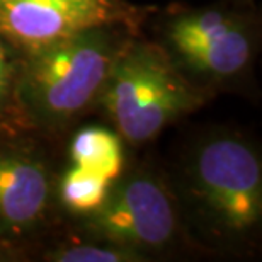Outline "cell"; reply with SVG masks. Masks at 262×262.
I'll return each mask as SVG.
<instances>
[{
    "label": "cell",
    "instance_id": "6da1fadb",
    "mask_svg": "<svg viewBox=\"0 0 262 262\" xmlns=\"http://www.w3.org/2000/svg\"><path fill=\"white\" fill-rule=\"evenodd\" d=\"M128 29L101 26L23 55L12 109L34 128L68 126L99 104Z\"/></svg>",
    "mask_w": 262,
    "mask_h": 262
},
{
    "label": "cell",
    "instance_id": "7a4b0ae2",
    "mask_svg": "<svg viewBox=\"0 0 262 262\" xmlns=\"http://www.w3.org/2000/svg\"><path fill=\"white\" fill-rule=\"evenodd\" d=\"M179 191L192 223L214 244H242L260 227L262 164L242 136L199 140L181 167Z\"/></svg>",
    "mask_w": 262,
    "mask_h": 262
},
{
    "label": "cell",
    "instance_id": "3957f363",
    "mask_svg": "<svg viewBox=\"0 0 262 262\" xmlns=\"http://www.w3.org/2000/svg\"><path fill=\"white\" fill-rule=\"evenodd\" d=\"M99 104L128 143L154 140L165 126L203 104L165 48L128 39L107 77Z\"/></svg>",
    "mask_w": 262,
    "mask_h": 262
},
{
    "label": "cell",
    "instance_id": "277c9868",
    "mask_svg": "<svg viewBox=\"0 0 262 262\" xmlns=\"http://www.w3.org/2000/svg\"><path fill=\"white\" fill-rule=\"evenodd\" d=\"M85 228L97 240L148 252L172 245L179 214L170 191L150 172H129L111 182L104 203L85 216Z\"/></svg>",
    "mask_w": 262,
    "mask_h": 262
},
{
    "label": "cell",
    "instance_id": "5b68a950",
    "mask_svg": "<svg viewBox=\"0 0 262 262\" xmlns=\"http://www.w3.org/2000/svg\"><path fill=\"white\" fill-rule=\"evenodd\" d=\"M141 10L126 0H0V34L29 55L87 29L133 28Z\"/></svg>",
    "mask_w": 262,
    "mask_h": 262
},
{
    "label": "cell",
    "instance_id": "8992f818",
    "mask_svg": "<svg viewBox=\"0 0 262 262\" xmlns=\"http://www.w3.org/2000/svg\"><path fill=\"white\" fill-rule=\"evenodd\" d=\"M56 192L46 160L26 143L0 141V245H17L43 227Z\"/></svg>",
    "mask_w": 262,
    "mask_h": 262
},
{
    "label": "cell",
    "instance_id": "52a82bcc",
    "mask_svg": "<svg viewBox=\"0 0 262 262\" xmlns=\"http://www.w3.org/2000/svg\"><path fill=\"white\" fill-rule=\"evenodd\" d=\"M254 51L255 34L247 20L240 17L209 39L169 55L182 72L187 70L211 82H227L247 70Z\"/></svg>",
    "mask_w": 262,
    "mask_h": 262
},
{
    "label": "cell",
    "instance_id": "ba28073f",
    "mask_svg": "<svg viewBox=\"0 0 262 262\" xmlns=\"http://www.w3.org/2000/svg\"><path fill=\"white\" fill-rule=\"evenodd\" d=\"M72 165L94 172L109 181L123 174V146L118 133L104 128H85L70 146Z\"/></svg>",
    "mask_w": 262,
    "mask_h": 262
},
{
    "label": "cell",
    "instance_id": "9c48e42d",
    "mask_svg": "<svg viewBox=\"0 0 262 262\" xmlns=\"http://www.w3.org/2000/svg\"><path fill=\"white\" fill-rule=\"evenodd\" d=\"M111 182L106 177L72 165L56 184V192L70 213L89 216L104 203Z\"/></svg>",
    "mask_w": 262,
    "mask_h": 262
},
{
    "label": "cell",
    "instance_id": "30bf717a",
    "mask_svg": "<svg viewBox=\"0 0 262 262\" xmlns=\"http://www.w3.org/2000/svg\"><path fill=\"white\" fill-rule=\"evenodd\" d=\"M45 259L53 262H138L148 257L140 250L101 240L99 244H75L58 247L50 250Z\"/></svg>",
    "mask_w": 262,
    "mask_h": 262
},
{
    "label": "cell",
    "instance_id": "8fae6325",
    "mask_svg": "<svg viewBox=\"0 0 262 262\" xmlns=\"http://www.w3.org/2000/svg\"><path fill=\"white\" fill-rule=\"evenodd\" d=\"M23 55L0 34V116L12 107L14 85Z\"/></svg>",
    "mask_w": 262,
    "mask_h": 262
},
{
    "label": "cell",
    "instance_id": "7c38bea8",
    "mask_svg": "<svg viewBox=\"0 0 262 262\" xmlns=\"http://www.w3.org/2000/svg\"><path fill=\"white\" fill-rule=\"evenodd\" d=\"M0 119H2V116H0Z\"/></svg>",
    "mask_w": 262,
    "mask_h": 262
}]
</instances>
